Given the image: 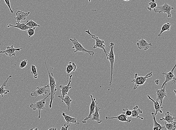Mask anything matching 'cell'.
Returning a JSON list of instances; mask_svg holds the SVG:
<instances>
[{
	"label": "cell",
	"instance_id": "cell-34",
	"mask_svg": "<svg viewBox=\"0 0 176 130\" xmlns=\"http://www.w3.org/2000/svg\"><path fill=\"white\" fill-rule=\"evenodd\" d=\"M122 113L124 114L128 117H130L131 115V111L128 110V109H124L123 111L122 112Z\"/></svg>",
	"mask_w": 176,
	"mask_h": 130
},
{
	"label": "cell",
	"instance_id": "cell-13",
	"mask_svg": "<svg viewBox=\"0 0 176 130\" xmlns=\"http://www.w3.org/2000/svg\"><path fill=\"white\" fill-rule=\"evenodd\" d=\"M136 45L140 50H143L145 51L148 49L150 47L152 46V44L151 43H148L145 40L142 38L141 39L137 41Z\"/></svg>",
	"mask_w": 176,
	"mask_h": 130
},
{
	"label": "cell",
	"instance_id": "cell-2",
	"mask_svg": "<svg viewBox=\"0 0 176 130\" xmlns=\"http://www.w3.org/2000/svg\"><path fill=\"white\" fill-rule=\"evenodd\" d=\"M50 96V93L47 95L46 97H44V98L38 101H37L35 103H31L30 105L31 108L33 109L34 110H37L38 112V119L41 118L40 113L41 110H45L46 108L45 105V100Z\"/></svg>",
	"mask_w": 176,
	"mask_h": 130
},
{
	"label": "cell",
	"instance_id": "cell-23",
	"mask_svg": "<svg viewBox=\"0 0 176 130\" xmlns=\"http://www.w3.org/2000/svg\"><path fill=\"white\" fill-rule=\"evenodd\" d=\"M175 118L173 116L172 114L170 113L169 111H167L165 113V117L162 116V118L160 119V120L161 121H165L168 123H170L173 122Z\"/></svg>",
	"mask_w": 176,
	"mask_h": 130
},
{
	"label": "cell",
	"instance_id": "cell-35",
	"mask_svg": "<svg viewBox=\"0 0 176 130\" xmlns=\"http://www.w3.org/2000/svg\"><path fill=\"white\" fill-rule=\"evenodd\" d=\"M28 63V62L27 60H22L21 62L20 63V65L19 66L20 68L21 69H23V68H25L26 65Z\"/></svg>",
	"mask_w": 176,
	"mask_h": 130
},
{
	"label": "cell",
	"instance_id": "cell-26",
	"mask_svg": "<svg viewBox=\"0 0 176 130\" xmlns=\"http://www.w3.org/2000/svg\"><path fill=\"white\" fill-rule=\"evenodd\" d=\"M151 114L153 116V120L154 121V126L153 129L154 130H160L163 128V126L161 125L160 124L158 123L156 120V116L155 113H152Z\"/></svg>",
	"mask_w": 176,
	"mask_h": 130
},
{
	"label": "cell",
	"instance_id": "cell-24",
	"mask_svg": "<svg viewBox=\"0 0 176 130\" xmlns=\"http://www.w3.org/2000/svg\"><path fill=\"white\" fill-rule=\"evenodd\" d=\"M57 97L61 99L62 103L64 102L66 103V105L67 106L68 111L71 110L70 106L72 100L69 96L66 95L64 97H62L60 95H59Z\"/></svg>",
	"mask_w": 176,
	"mask_h": 130
},
{
	"label": "cell",
	"instance_id": "cell-12",
	"mask_svg": "<svg viewBox=\"0 0 176 130\" xmlns=\"http://www.w3.org/2000/svg\"><path fill=\"white\" fill-rule=\"evenodd\" d=\"M72 75H69V82L68 85H60L59 86V88L60 89V92H61V95H60L62 97H64L68 94L69 92V90L71 89L72 87L71 86V83L72 82Z\"/></svg>",
	"mask_w": 176,
	"mask_h": 130
},
{
	"label": "cell",
	"instance_id": "cell-16",
	"mask_svg": "<svg viewBox=\"0 0 176 130\" xmlns=\"http://www.w3.org/2000/svg\"><path fill=\"white\" fill-rule=\"evenodd\" d=\"M30 14V12L27 13L23 12L20 10H18L16 14V16L14 18L17 22H21L25 20L27 16Z\"/></svg>",
	"mask_w": 176,
	"mask_h": 130
},
{
	"label": "cell",
	"instance_id": "cell-32",
	"mask_svg": "<svg viewBox=\"0 0 176 130\" xmlns=\"http://www.w3.org/2000/svg\"><path fill=\"white\" fill-rule=\"evenodd\" d=\"M36 27H30L26 30L29 38L33 36L35 34V30L36 29Z\"/></svg>",
	"mask_w": 176,
	"mask_h": 130
},
{
	"label": "cell",
	"instance_id": "cell-10",
	"mask_svg": "<svg viewBox=\"0 0 176 130\" xmlns=\"http://www.w3.org/2000/svg\"><path fill=\"white\" fill-rule=\"evenodd\" d=\"M90 97H91L92 101L91 105H90V106L89 113V114L88 116L82 121V122L84 124L86 123L87 121L88 120L91 119L92 115L95 112L96 104L97 103V101L96 100L95 98H93L92 94H90Z\"/></svg>",
	"mask_w": 176,
	"mask_h": 130
},
{
	"label": "cell",
	"instance_id": "cell-7",
	"mask_svg": "<svg viewBox=\"0 0 176 130\" xmlns=\"http://www.w3.org/2000/svg\"><path fill=\"white\" fill-rule=\"evenodd\" d=\"M50 90L49 85H47L45 86H39L37 87L35 91L31 93V95L32 97H35L36 98L39 96H44L49 93Z\"/></svg>",
	"mask_w": 176,
	"mask_h": 130
},
{
	"label": "cell",
	"instance_id": "cell-6",
	"mask_svg": "<svg viewBox=\"0 0 176 130\" xmlns=\"http://www.w3.org/2000/svg\"><path fill=\"white\" fill-rule=\"evenodd\" d=\"M85 32V33H88L90 36L92 38L94 39L95 41V45L93 47V48L95 49L98 48L102 49L103 50L105 53L106 55L107 56L108 52L106 51L105 49L106 45L104 44L105 42L104 41L100 39L98 37L96 36L95 35L92 34L91 32H90L89 29L86 30Z\"/></svg>",
	"mask_w": 176,
	"mask_h": 130
},
{
	"label": "cell",
	"instance_id": "cell-40",
	"mask_svg": "<svg viewBox=\"0 0 176 130\" xmlns=\"http://www.w3.org/2000/svg\"><path fill=\"white\" fill-rule=\"evenodd\" d=\"M89 2H91V0H88Z\"/></svg>",
	"mask_w": 176,
	"mask_h": 130
},
{
	"label": "cell",
	"instance_id": "cell-27",
	"mask_svg": "<svg viewBox=\"0 0 176 130\" xmlns=\"http://www.w3.org/2000/svg\"><path fill=\"white\" fill-rule=\"evenodd\" d=\"M171 25V24L169 23V22L164 24L163 26H162V28H161L160 33L158 35V36L160 37L162 36V33H163L165 31H169Z\"/></svg>",
	"mask_w": 176,
	"mask_h": 130
},
{
	"label": "cell",
	"instance_id": "cell-29",
	"mask_svg": "<svg viewBox=\"0 0 176 130\" xmlns=\"http://www.w3.org/2000/svg\"><path fill=\"white\" fill-rule=\"evenodd\" d=\"M25 24L29 27H40V25H38L36 22L33 21L32 20H27Z\"/></svg>",
	"mask_w": 176,
	"mask_h": 130
},
{
	"label": "cell",
	"instance_id": "cell-37",
	"mask_svg": "<svg viewBox=\"0 0 176 130\" xmlns=\"http://www.w3.org/2000/svg\"><path fill=\"white\" fill-rule=\"evenodd\" d=\"M155 82H156V85H159V80H158V79H156V81H155Z\"/></svg>",
	"mask_w": 176,
	"mask_h": 130
},
{
	"label": "cell",
	"instance_id": "cell-3",
	"mask_svg": "<svg viewBox=\"0 0 176 130\" xmlns=\"http://www.w3.org/2000/svg\"><path fill=\"white\" fill-rule=\"evenodd\" d=\"M114 43L113 42H110L109 47L110 48L109 52H108L107 56V59L110 62L111 67L110 79L109 85H111L112 81V76L113 74V68L114 64L115 63V56L113 52V46Z\"/></svg>",
	"mask_w": 176,
	"mask_h": 130
},
{
	"label": "cell",
	"instance_id": "cell-39",
	"mask_svg": "<svg viewBox=\"0 0 176 130\" xmlns=\"http://www.w3.org/2000/svg\"><path fill=\"white\" fill-rule=\"evenodd\" d=\"M122 1H131V0H122Z\"/></svg>",
	"mask_w": 176,
	"mask_h": 130
},
{
	"label": "cell",
	"instance_id": "cell-28",
	"mask_svg": "<svg viewBox=\"0 0 176 130\" xmlns=\"http://www.w3.org/2000/svg\"><path fill=\"white\" fill-rule=\"evenodd\" d=\"M165 128L168 130H175L176 129V123L175 122H172L170 123H165Z\"/></svg>",
	"mask_w": 176,
	"mask_h": 130
},
{
	"label": "cell",
	"instance_id": "cell-11",
	"mask_svg": "<svg viewBox=\"0 0 176 130\" xmlns=\"http://www.w3.org/2000/svg\"><path fill=\"white\" fill-rule=\"evenodd\" d=\"M22 49V48H14L13 45H12L11 46H7L6 49L4 51H0V54L4 53L10 57L15 56H16L15 51L20 52Z\"/></svg>",
	"mask_w": 176,
	"mask_h": 130
},
{
	"label": "cell",
	"instance_id": "cell-20",
	"mask_svg": "<svg viewBox=\"0 0 176 130\" xmlns=\"http://www.w3.org/2000/svg\"><path fill=\"white\" fill-rule=\"evenodd\" d=\"M77 68L76 65L74 62H69L66 66V71L67 74V81H69V74L72 72H75Z\"/></svg>",
	"mask_w": 176,
	"mask_h": 130
},
{
	"label": "cell",
	"instance_id": "cell-14",
	"mask_svg": "<svg viewBox=\"0 0 176 130\" xmlns=\"http://www.w3.org/2000/svg\"><path fill=\"white\" fill-rule=\"evenodd\" d=\"M62 114L65 120L63 126H67L68 125L71 124V123H74L75 125H79V123L77 122V119L76 118L68 116L64 112H62Z\"/></svg>",
	"mask_w": 176,
	"mask_h": 130
},
{
	"label": "cell",
	"instance_id": "cell-25",
	"mask_svg": "<svg viewBox=\"0 0 176 130\" xmlns=\"http://www.w3.org/2000/svg\"><path fill=\"white\" fill-rule=\"evenodd\" d=\"M11 77H12V75H10L7 79L4 82V83L1 85V86L0 87V95L1 96V97H2V98L4 97V94H6L10 92L9 90L4 89V87L6 86V84L8 82L9 79H10Z\"/></svg>",
	"mask_w": 176,
	"mask_h": 130
},
{
	"label": "cell",
	"instance_id": "cell-33",
	"mask_svg": "<svg viewBox=\"0 0 176 130\" xmlns=\"http://www.w3.org/2000/svg\"><path fill=\"white\" fill-rule=\"evenodd\" d=\"M4 2H5L6 4L8 6L9 8L10 12H11V13H12V14L14 13V10L18 9L17 8H13V9L11 8L10 0H4Z\"/></svg>",
	"mask_w": 176,
	"mask_h": 130
},
{
	"label": "cell",
	"instance_id": "cell-8",
	"mask_svg": "<svg viewBox=\"0 0 176 130\" xmlns=\"http://www.w3.org/2000/svg\"><path fill=\"white\" fill-rule=\"evenodd\" d=\"M174 9V8L172 7L168 4L165 3L163 5L160 6H157L154 9L155 13H166L168 15V17H172L171 11Z\"/></svg>",
	"mask_w": 176,
	"mask_h": 130
},
{
	"label": "cell",
	"instance_id": "cell-18",
	"mask_svg": "<svg viewBox=\"0 0 176 130\" xmlns=\"http://www.w3.org/2000/svg\"><path fill=\"white\" fill-rule=\"evenodd\" d=\"M142 113V111L139 108L138 106L136 105L133 107V110L131 111V115L130 117L134 118H139V119H140L142 120L143 119V118L139 116V114H141Z\"/></svg>",
	"mask_w": 176,
	"mask_h": 130
},
{
	"label": "cell",
	"instance_id": "cell-1",
	"mask_svg": "<svg viewBox=\"0 0 176 130\" xmlns=\"http://www.w3.org/2000/svg\"><path fill=\"white\" fill-rule=\"evenodd\" d=\"M44 61H45V65L46 67L47 72H48L49 80L50 101L49 104V108H51V107H52L53 100L54 98V95H55L56 92L57 91V88H56L57 85L56 84L55 79L54 77V74L52 73H50L49 71L48 70L45 58H44Z\"/></svg>",
	"mask_w": 176,
	"mask_h": 130
},
{
	"label": "cell",
	"instance_id": "cell-22",
	"mask_svg": "<svg viewBox=\"0 0 176 130\" xmlns=\"http://www.w3.org/2000/svg\"><path fill=\"white\" fill-rule=\"evenodd\" d=\"M7 27H15L20 29L21 30H27L28 29L31 27H29L25 24V23L17 22L16 25H13L11 24H7Z\"/></svg>",
	"mask_w": 176,
	"mask_h": 130
},
{
	"label": "cell",
	"instance_id": "cell-15",
	"mask_svg": "<svg viewBox=\"0 0 176 130\" xmlns=\"http://www.w3.org/2000/svg\"><path fill=\"white\" fill-rule=\"evenodd\" d=\"M166 85H164L163 88H161L160 90H157L156 95L157 100H160V104L161 106H162L163 101V99L165 97H167L166 95V91H165L166 86Z\"/></svg>",
	"mask_w": 176,
	"mask_h": 130
},
{
	"label": "cell",
	"instance_id": "cell-21",
	"mask_svg": "<svg viewBox=\"0 0 176 130\" xmlns=\"http://www.w3.org/2000/svg\"><path fill=\"white\" fill-rule=\"evenodd\" d=\"M147 97L148 98L151 100L154 103V107L155 110H156V113H155V116H156L157 115L158 112H159L161 114L163 113V111L162 110V108H163V107L160 105V103H159V102L156 100L155 101L153 99H152L151 97H150V96L148 95H147Z\"/></svg>",
	"mask_w": 176,
	"mask_h": 130
},
{
	"label": "cell",
	"instance_id": "cell-17",
	"mask_svg": "<svg viewBox=\"0 0 176 130\" xmlns=\"http://www.w3.org/2000/svg\"><path fill=\"white\" fill-rule=\"evenodd\" d=\"M98 103L96 104L95 111L92 114L93 117L92 118L91 121H95L98 123L100 124L103 122V120H101L100 119V114H99V112L101 109V108L98 106Z\"/></svg>",
	"mask_w": 176,
	"mask_h": 130
},
{
	"label": "cell",
	"instance_id": "cell-5",
	"mask_svg": "<svg viewBox=\"0 0 176 130\" xmlns=\"http://www.w3.org/2000/svg\"><path fill=\"white\" fill-rule=\"evenodd\" d=\"M71 42H72V44H73V46L72 47V48H75V50L74 51V53H76L78 51L82 52H85L88 53V54L90 56H94V52L92 51H90L85 49L83 47L82 44L78 42V40L75 39L74 38L73 39L70 38L69 39Z\"/></svg>",
	"mask_w": 176,
	"mask_h": 130
},
{
	"label": "cell",
	"instance_id": "cell-19",
	"mask_svg": "<svg viewBox=\"0 0 176 130\" xmlns=\"http://www.w3.org/2000/svg\"><path fill=\"white\" fill-rule=\"evenodd\" d=\"M128 117L126 116L125 114L122 113L121 114L118 115L116 117H106V119H117L118 121H121L122 122H126L129 123L131 122V120L128 119Z\"/></svg>",
	"mask_w": 176,
	"mask_h": 130
},
{
	"label": "cell",
	"instance_id": "cell-30",
	"mask_svg": "<svg viewBox=\"0 0 176 130\" xmlns=\"http://www.w3.org/2000/svg\"><path fill=\"white\" fill-rule=\"evenodd\" d=\"M149 7H147V9L149 11H151L152 10L154 9L157 6V4L155 0H151L149 3Z\"/></svg>",
	"mask_w": 176,
	"mask_h": 130
},
{
	"label": "cell",
	"instance_id": "cell-38",
	"mask_svg": "<svg viewBox=\"0 0 176 130\" xmlns=\"http://www.w3.org/2000/svg\"><path fill=\"white\" fill-rule=\"evenodd\" d=\"M57 129L56 128H50L49 129V130H57Z\"/></svg>",
	"mask_w": 176,
	"mask_h": 130
},
{
	"label": "cell",
	"instance_id": "cell-4",
	"mask_svg": "<svg viewBox=\"0 0 176 130\" xmlns=\"http://www.w3.org/2000/svg\"><path fill=\"white\" fill-rule=\"evenodd\" d=\"M153 72L148 73L145 76H139L137 73L134 75V79L132 80V82L134 83V89L136 90L140 85H143L147 80L148 78L151 77L153 75Z\"/></svg>",
	"mask_w": 176,
	"mask_h": 130
},
{
	"label": "cell",
	"instance_id": "cell-36",
	"mask_svg": "<svg viewBox=\"0 0 176 130\" xmlns=\"http://www.w3.org/2000/svg\"><path fill=\"white\" fill-rule=\"evenodd\" d=\"M70 124H69V125H68L67 126H63L62 127L61 129V130H67L68 128H69V126H70Z\"/></svg>",
	"mask_w": 176,
	"mask_h": 130
},
{
	"label": "cell",
	"instance_id": "cell-31",
	"mask_svg": "<svg viewBox=\"0 0 176 130\" xmlns=\"http://www.w3.org/2000/svg\"><path fill=\"white\" fill-rule=\"evenodd\" d=\"M31 74L33 75V77L35 79H37L38 74L37 72V67L34 65H31Z\"/></svg>",
	"mask_w": 176,
	"mask_h": 130
},
{
	"label": "cell",
	"instance_id": "cell-9",
	"mask_svg": "<svg viewBox=\"0 0 176 130\" xmlns=\"http://www.w3.org/2000/svg\"><path fill=\"white\" fill-rule=\"evenodd\" d=\"M176 68V65H175L174 67L172 69V70L170 71L169 72H163L162 74H163L165 76V82L163 84L162 86H161V88H163L164 85H166L167 82H170V81H172L173 83L174 84H176V79L175 75H174V71L175 69Z\"/></svg>",
	"mask_w": 176,
	"mask_h": 130
}]
</instances>
